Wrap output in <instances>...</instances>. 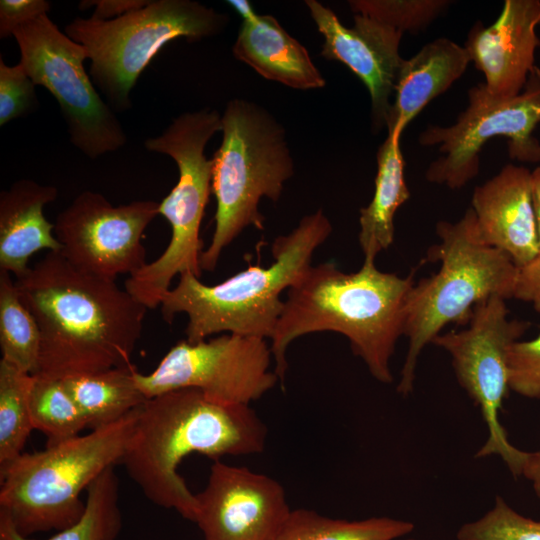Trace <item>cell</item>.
<instances>
[{"label":"cell","instance_id":"obj_32","mask_svg":"<svg viewBox=\"0 0 540 540\" xmlns=\"http://www.w3.org/2000/svg\"><path fill=\"white\" fill-rule=\"evenodd\" d=\"M508 387L530 399H540V334L513 343L507 353Z\"/></svg>","mask_w":540,"mask_h":540},{"label":"cell","instance_id":"obj_18","mask_svg":"<svg viewBox=\"0 0 540 540\" xmlns=\"http://www.w3.org/2000/svg\"><path fill=\"white\" fill-rule=\"evenodd\" d=\"M470 208L480 241L508 254L517 267L539 254L529 169L506 164L475 187Z\"/></svg>","mask_w":540,"mask_h":540},{"label":"cell","instance_id":"obj_39","mask_svg":"<svg viewBox=\"0 0 540 540\" xmlns=\"http://www.w3.org/2000/svg\"><path fill=\"white\" fill-rule=\"evenodd\" d=\"M406 540H417V539H412V538H410V539H406Z\"/></svg>","mask_w":540,"mask_h":540},{"label":"cell","instance_id":"obj_22","mask_svg":"<svg viewBox=\"0 0 540 540\" xmlns=\"http://www.w3.org/2000/svg\"><path fill=\"white\" fill-rule=\"evenodd\" d=\"M398 135L387 134L377 153V174L370 203L360 209L358 236L365 263L394 241V216L410 198L404 177V159Z\"/></svg>","mask_w":540,"mask_h":540},{"label":"cell","instance_id":"obj_27","mask_svg":"<svg viewBox=\"0 0 540 540\" xmlns=\"http://www.w3.org/2000/svg\"><path fill=\"white\" fill-rule=\"evenodd\" d=\"M29 409L34 429L45 434L47 444L78 436L88 428L83 413L62 379L32 374Z\"/></svg>","mask_w":540,"mask_h":540},{"label":"cell","instance_id":"obj_28","mask_svg":"<svg viewBox=\"0 0 540 540\" xmlns=\"http://www.w3.org/2000/svg\"><path fill=\"white\" fill-rule=\"evenodd\" d=\"M31 383L32 374L0 360V466L22 454L34 429L29 409Z\"/></svg>","mask_w":540,"mask_h":540},{"label":"cell","instance_id":"obj_16","mask_svg":"<svg viewBox=\"0 0 540 540\" xmlns=\"http://www.w3.org/2000/svg\"><path fill=\"white\" fill-rule=\"evenodd\" d=\"M306 6L324 38L321 55L346 65L366 86L371 98L373 130L386 127L397 76L403 34L370 17L354 14V25L344 26L330 8L316 0Z\"/></svg>","mask_w":540,"mask_h":540},{"label":"cell","instance_id":"obj_13","mask_svg":"<svg viewBox=\"0 0 540 540\" xmlns=\"http://www.w3.org/2000/svg\"><path fill=\"white\" fill-rule=\"evenodd\" d=\"M271 347L266 339L224 333L210 340H180L148 374L134 373L149 399L173 390L193 388L213 401L249 405L280 382L270 371Z\"/></svg>","mask_w":540,"mask_h":540},{"label":"cell","instance_id":"obj_5","mask_svg":"<svg viewBox=\"0 0 540 540\" xmlns=\"http://www.w3.org/2000/svg\"><path fill=\"white\" fill-rule=\"evenodd\" d=\"M140 407L112 424L0 466V517L25 537L76 523L85 510L82 492L120 464Z\"/></svg>","mask_w":540,"mask_h":540},{"label":"cell","instance_id":"obj_4","mask_svg":"<svg viewBox=\"0 0 540 540\" xmlns=\"http://www.w3.org/2000/svg\"><path fill=\"white\" fill-rule=\"evenodd\" d=\"M332 230L319 209L304 216L289 234L275 238L268 267L249 265L215 285L202 283L192 273L180 275L161 299L163 320L172 323L178 313L186 314L189 343L217 333L271 339L284 307L281 293L312 265L314 251Z\"/></svg>","mask_w":540,"mask_h":540},{"label":"cell","instance_id":"obj_38","mask_svg":"<svg viewBox=\"0 0 540 540\" xmlns=\"http://www.w3.org/2000/svg\"><path fill=\"white\" fill-rule=\"evenodd\" d=\"M228 3L242 16L243 20H251L257 15L247 0H231Z\"/></svg>","mask_w":540,"mask_h":540},{"label":"cell","instance_id":"obj_17","mask_svg":"<svg viewBox=\"0 0 540 540\" xmlns=\"http://www.w3.org/2000/svg\"><path fill=\"white\" fill-rule=\"evenodd\" d=\"M538 26L540 0H506L493 24L477 21L471 27L464 47L490 94L506 99L524 90L536 67Z\"/></svg>","mask_w":540,"mask_h":540},{"label":"cell","instance_id":"obj_37","mask_svg":"<svg viewBox=\"0 0 540 540\" xmlns=\"http://www.w3.org/2000/svg\"><path fill=\"white\" fill-rule=\"evenodd\" d=\"M532 200L540 253V166L531 171Z\"/></svg>","mask_w":540,"mask_h":540},{"label":"cell","instance_id":"obj_29","mask_svg":"<svg viewBox=\"0 0 540 540\" xmlns=\"http://www.w3.org/2000/svg\"><path fill=\"white\" fill-rule=\"evenodd\" d=\"M449 0H351L353 14L377 20L404 34L428 28L451 5Z\"/></svg>","mask_w":540,"mask_h":540},{"label":"cell","instance_id":"obj_23","mask_svg":"<svg viewBox=\"0 0 540 540\" xmlns=\"http://www.w3.org/2000/svg\"><path fill=\"white\" fill-rule=\"evenodd\" d=\"M134 365L62 379L93 430L112 424L144 404L147 398L138 388Z\"/></svg>","mask_w":540,"mask_h":540},{"label":"cell","instance_id":"obj_33","mask_svg":"<svg viewBox=\"0 0 540 540\" xmlns=\"http://www.w3.org/2000/svg\"><path fill=\"white\" fill-rule=\"evenodd\" d=\"M50 6L47 0H1L0 38L13 36L20 26L48 14Z\"/></svg>","mask_w":540,"mask_h":540},{"label":"cell","instance_id":"obj_14","mask_svg":"<svg viewBox=\"0 0 540 540\" xmlns=\"http://www.w3.org/2000/svg\"><path fill=\"white\" fill-rule=\"evenodd\" d=\"M157 215L156 201L114 206L100 193L83 191L56 217L59 252L77 268L99 277L130 276L147 264L142 238Z\"/></svg>","mask_w":540,"mask_h":540},{"label":"cell","instance_id":"obj_7","mask_svg":"<svg viewBox=\"0 0 540 540\" xmlns=\"http://www.w3.org/2000/svg\"><path fill=\"white\" fill-rule=\"evenodd\" d=\"M222 142L212 159L215 229L202 252V270H215L223 250L247 227L264 229L263 197L277 202L294 175L286 132L265 108L235 98L221 115Z\"/></svg>","mask_w":540,"mask_h":540},{"label":"cell","instance_id":"obj_30","mask_svg":"<svg viewBox=\"0 0 540 540\" xmlns=\"http://www.w3.org/2000/svg\"><path fill=\"white\" fill-rule=\"evenodd\" d=\"M457 540H540V520L513 509L501 496L482 517L463 524Z\"/></svg>","mask_w":540,"mask_h":540},{"label":"cell","instance_id":"obj_3","mask_svg":"<svg viewBox=\"0 0 540 540\" xmlns=\"http://www.w3.org/2000/svg\"><path fill=\"white\" fill-rule=\"evenodd\" d=\"M416 269L404 277L363 262L345 273L333 262L311 265L287 290L281 316L271 337L274 372L281 383L288 368L287 348L306 334L333 331L344 335L353 353L383 384L394 377L390 361L404 336L406 306Z\"/></svg>","mask_w":540,"mask_h":540},{"label":"cell","instance_id":"obj_25","mask_svg":"<svg viewBox=\"0 0 540 540\" xmlns=\"http://www.w3.org/2000/svg\"><path fill=\"white\" fill-rule=\"evenodd\" d=\"M414 524L388 517L335 519L313 510H291L276 540H395L410 534Z\"/></svg>","mask_w":540,"mask_h":540},{"label":"cell","instance_id":"obj_26","mask_svg":"<svg viewBox=\"0 0 540 540\" xmlns=\"http://www.w3.org/2000/svg\"><path fill=\"white\" fill-rule=\"evenodd\" d=\"M0 348L1 359L23 372L37 373L40 329L22 301L11 274L4 270H0Z\"/></svg>","mask_w":540,"mask_h":540},{"label":"cell","instance_id":"obj_31","mask_svg":"<svg viewBox=\"0 0 540 540\" xmlns=\"http://www.w3.org/2000/svg\"><path fill=\"white\" fill-rule=\"evenodd\" d=\"M35 86L20 62L9 66L0 58V126L37 110Z\"/></svg>","mask_w":540,"mask_h":540},{"label":"cell","instance_id":"obj_35","mask_svg":"<svg viewBox=\"0 0 540 540\" xmlns=\"http://www.w3.org/2000/svg\"><path fill=\"white\" fill-rule=\"evenodd\" d=\"M149 0H90L81 1L79 8L84 10L95 7L91 18L100 21L121 17L133 10L145 6Z\"/></svg>","mask_w":540,"mask_h":540},{"label":"cell","instance_id":"obj_15","mask_svg":"<svg viewBox=\"0 0 540 540\" xmlns=\"http://www.w3.org/2000/svg\"><path fill=\"white\" fill-rule=\"evenodd\" d=\"M195 495L203 540H276L291 512L278 481L219 460Z\"/></svg>","mask_w":540,"mask_h":540},{"label":"cell","instance_id":"obj_10","mask_svg":"<svg viewBox=\"0 0 540 540\" xmlns=\"http://www.w3.org/2000/svg\"><path fill=\"white\" fill-rule=\"evenodd\" d=\"M540 124V69L536 66L524 90L512 98H497L484 83L468 91V105L449 126L429 125L418 142L436 147L440 156L425 171L428 182L461 189L480 170V152L490 139H508L512 159L540 162V142L533 136Z\"/></svg>","mask_w":540,"mask_h":540},{"label":"cell","instance_id":"obj_8","mask_svg":"<svg viewBox=\"0 0 540 540\" xmlns=\"http://www.w3.org/2000/svg\"><path fill=\"white\" fill-rule=\"evenodd\" d=\"M222 131L215 109L186 112L156 137L144 142L148 151L170 156L178 167V181L159 203V215L170 224L171 238L163 253L130 275L124 288L148 309L160 306L177 275L200 278L203 242L200 226L212 193V159L205 155L209 140Z\"/></svg>","mask_w":540,"mask_h":540},{"label":"cell","instance_id":"obj_6","mask_svg":"<svg viewBox=\"0 0 540 540\" xmlns=\"http://www.w3.org/2000/svg\"><path fill=\"white\" fill-rule=\"evenodd\" d=\"M440 243L427 258L439 261L437 273L413 285L407 300L404 336L408 349L397 392L414 388L418 359L449 323L467 325L473 308L491 296L513 298L518 267L505 252L480 241L471 208L455 223L438 221Z\"/></svg>","mask_w":540,"mask_h":540},{"label":"cell","instance_id":"obj_12","mask_svg":"<svg viewBox=\"0 0 540 540\" xmlns=\"http://www.w3.org/2000/svg\"><path fill=\"white\" fill-rule=\"evenodd\" d=\"M508 313L506 299L491 296L473 308L466 328L440 333L432 344L450 355L458 383L481 411L488 436L476 457L499 456L518 477L531 452L510 443L499 413L509 390L508 350L530 323L509 319Z\"/></svg>","mask_w":540,"mask_h":540},{"label":"cell","instance_id":"obj_11","mask_svg":"<svg viewBox=\"0 0 540 540\" xmlns=\"http://www.w3.org/2000/svg\"><path fill=\"white\" fill-rule=\"evenodd\" d=\"M13 37L20 63L35 85L57 101L70 142L90 159L114 152L127 143L115 111L102 100L84 61L88 52L50 19L48 14L17 28Z\"/></svg>","mask_w":540,"mask_h":540},{"label":"cell","instance_id":"obj_2","mask_svg":"<svg viewBox=\"0 0 540 540\" xmlns=\"http://www.w3.org/2000/svg\"><path fill=\"white\" fill-rule=\"evenodd\" d=\"M267 428L249 405L224 404L183 388L147 399L120 464L153 504L195 522L196 495L177 468L190 454L223 456L263 451Z\"/></svg>","mask_w":540,"mask_h":540},{"label":"cell","instance_id":"obj_19","mask_svg":"<svg viewBox=\"0 0 540 540\" xmlns=\"http://www.w3.org/2000/svg\"><path fill=\"white\" fill-rule=\"evenodd\" d=\"M57 195L56 187L31 179L17 180L0 193V270L18 279L29 271L33 254L61 250L54 223L43 212Z\"/></svg>","mask_w":540,"mask_h":540},{"label":"cell","instance_id":"obj_36","mask_svg":"<svg viewBox=\"0 0 540 540\" xmlns=\"http://www.w3.org/2000/svg\"><path fill=\"white\" fill-rule=\"evenodd\" d=\"M522 476L531 482L536 496L540 498V450L530 453Z\"/></svg>","mask_w":540,"mask_h":540},{"label":"cell","instance_id":"obj_34","mask_svg":"<svg viewBox=\"0 0 540 540\" xmlns=\"http://www.w3.org/2000/svg\"><path fill=\"white\" fill-rule=\"evenodd\" d=\"M513 298L531 303L540 313V253L530 262L518 267Z\"/></svg>","mask_w":540,"mask_h":540},{"label":"cell","instance_id":"obj_1","mask_svg":"<svg viewBox=\"0 0 540 540\" xmlns=\"http://www.w3.org/2000/svg\"><path fill=\"white\" fill-rule=\"evenodd\" d=\"M15 283L41 333L35 374L64 379L132 365L149 309L116 280L49 251Z\"/></svg>","mask_w":540,"mask_h":540},{"label":"cell","instance_id":"obj_20","mask_svg":"<svg viewBox=\"0 0 540 540\" xmlns=\"http://www.w3.org/2000/svg\"><path fill=\"white\" fill-rule=\"evenodd\" d=\"M470 62L465 47L446 37L425 44L411 58L404 59L388 115V134L401 136L429 102L463 76Z\"/></svg>","mask_w":540,"mask_h":540},{"label":"cell","instance_id":"obj_24","mask_svg":"<svg viewBox=\"0 0 540 540\" xmlns=\"http://www.w3.org/2000/svg\"><path fill=\"white\" fill-rule=\"evenodd\" d=\"M121 528L119 480L114 467H111L88 487L81 518L47 540H117ZM0 540L34 539L20 535L6 519L0 517Z\"/></svg>","mask_w":540,"mask_h":540},{"label":"cell","instance_id":"obj_9","mask_svg":"<svg viewBox=\"0 0 540 540\" xmlns=\"http://www.w3.org/2000/svg\"><path fill=\"white\" fill-rule=\"evenodd\" d=\"M230 18L193 0H149L121 17H77L64 33L85 47L89 75L117 112L131 108L130 92L160 49L176 38L199 41L219 35Z\"/></svg>","mask_w":540,"mask_h":540},{"label":"cell","instance_id":"obj_21","mask_svg":"<svg viewBox=\"0 0 540 540\" xmlns=\"http://www.w3.org/2000/svg\"><path fill=\"white\" fill-rule=\"evenodd\" d=\"M232 53L265 79L290 88L310 90L326 85L307 49L271 15L243 20Z\"/></svg>","mask_w":540,"mask_h":540}]
</instances>
